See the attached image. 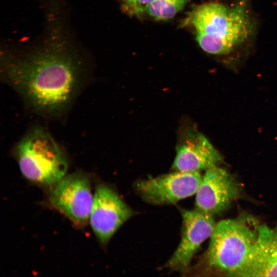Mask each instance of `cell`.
<instances>
[{"instance_id":"4fadbf2b","label":"cell","mask_w":277,"mask_h":277,"mask_svg":"<svg viewBox=\"0 0 277 277\" xmlns=\"http://www.w3.org/2000/svg\"><path fill=\"white\" fill-rule=\"evenodd\" d=\"M155 0H124L123 7L126 12L131 15L144 14L148 6Z\"/></svg>"},{"instance_id":"3957f363","label":"cell","mask_w":277,"mask_h":277,"mask_svg":"<svg viewBox=\"0 0 277 277\" xmlns=\"http://www.w3.org/2000/svg\"><path fill=\"white\" fill-rule=\"evenodd\" d=\"M15 151L22 174L31 182L54 186L66 175L68 161L66 155L42 127L31 129L17 144Z\"/></svg>"},{"instance_id":"ba28073f","label":"cell","mask_w":277,"mask_h":277,"mask_svg":"<svg viewBox=\"0 0 277 277\" xmlns=\"http://www.w3.org/2000/svg\"><path fill=\"white\" fill-rule=\"evenodd\" d=\"M182 227L180 242L165 268L185 272L189 269L194 255L203 243L210 238L215 223L213 215L196 208L180 210Z\"/></svg>"},{"instance_id":"8fae6325","label":"cell","mask_w":277,"mask_h":277,"mask_svg":"<svg viewBox=\"0 0 277 277\" xmlns=\"http://www.w3.org/2000/svg\"><path fill=\"white\" fill-rule=\"evenodd\" d=\"M232 276H277V229L260 225L245 262Z\"/></svg>"},{"instance_id":"7a4b0ae2","label":"cell","mask_w":277,"mask_h":277,"mask_svg":"<svg viewBox=\"0 0 277 277\" xmlns=\"http://www.w3.org/2000/svg\"><path fill=\"white\" fill-rule=\"evenodd\" d=\"M249 0L228 5L212 2L193 7L182 23L194 29L196 39L205 52L227 63L240 60L251 51L257 33V23Z\"/></svg>"},{"instance_id":"52a82bcc","label":"cell","mask_w":277,"mask_h":277,"mask_svg":"<svg viewBox=\"0 0 277 277\" xmlns=\"http://www.w3.org/2000/svg\"><path fill=\"white\" fill-rule=\"evenodd\" d=\"M133 214L132 209L113 188L104 184L96 186L89 219L92 229L102 244L106 245Z\"/></svg>"},{"instance_id":"8992f818","label":"cell","mask_w":277,"mask_h":277,"mask_svg":"<svg viewBox=\"0 0 277 277\" xmlns=\"http://www.w3.org/2000/svg\"><path fill=\"white\" fill-rule=\"evenodd\" d=\"M50 200L54 207L75 225H85L93 201L90 176L80 172L66 175L54 186Z\"/></svg>"},{"instance_id":"9c48e42d","label":"cell","mask_w":277,"mask_h":277,"mask_svg":"<svg viewBox=\"0 0 277 277\" xmlns=\"http://www.w3.org/2000/svg\"><path fill=\"white\" fill-rule=\"evenodd\" d=\"M232 175L218 166L205 170L195 193V208L214 215L226 210L238 194Z\"/></svg>"},{"instance_id":"277c9868","label":"cell","mask_w":277,"mask_h":277,"mask_svg":"<svg viewBox=\"0 0 277 277\" xmlns=\"http://www.w3.org/2000/svg\"><path fill=\"white\" fill-rule=\"evenodd\" d=\"M259 226L247 217L219 222L204 256L207 265L232 276L244 265L253 248Z\"/></svg>"},{"instance_id":"7c38bea8","label":"cell","mask_w":277,"mask_h":277,"mask_svg":"<svg viewBox=\"0 0 277 277\" xmlns=\"http://www.w3.org/2000/svg\"><path fill=\"white\" fill-rule=\"evenodd\" d=\"M189 0H155L145 13L155 20H166L173 17L182 10Z\"/></svg>"},{"instance_id":"30bf717a","label":"cell","mask_w":277,"mask_h":277,"mask_svg":"<svg viewBox=\"0 0 277 277\" xmlns=\"http://www.w3.org/2000/svg\"><path fill=\"white\" fill-rule=\"evenodd\" d=\"M221 154L201 133L189 129L182 135L176 148L174 171L200 172L218 166Z\"/></svg>"},{"instance_id":"5b68a950","label":"cell","mask_w":277,"mask_h":277,"mask_svg":"<svg viewBox=\"0 0 277 277\" xmlns=\"http://www.w3.org/2000/svg\"><path fill=\"white\" fill-rule=\"evenodd\" d=\"M203 176L200 172L178 171L137 181L134 187L145 202L172 205L195 194Z\"/></svg>"},{"instance_id":"5bb4252c","label":"cell","mask_w":277,"mask_h":277,"mask_svg":"<svg viewBox=\"0 0 277 277\" xmlns=\"http://www.w3.org/2000/svg\"><path fill=\"white\" fill-rule=\"evenodd\" d=\"M122 1H124V0H122Z\"/></svg>"},{"instance_id":"6da1fadb","label":"cell","mask_w":277,"mask_h":277,"mask_svg":"<svg viewBox=\"0 0 277 277\" xmlns=\"http://www.w3.org/2000/svg\"><path fill=\"white\" fill-rule=\"evenodd\" d=\"M5 80L33 110L47 116L64 113L82 85L83 65L62 35L52 34L37 48L5 58Z\"/></svg>"}]
</instances>
